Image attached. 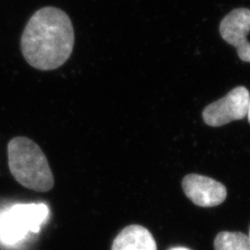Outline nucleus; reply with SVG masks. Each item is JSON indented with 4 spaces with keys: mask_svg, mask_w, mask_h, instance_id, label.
I'll return each instance as SVG.
<instances>
[{
    "mask_svg": "<svg viewBox=\"0 0 250 250\" xmlns=\"http://www.w3.org/2000/svg\"><path fill=\"white\" fill-rule=\"evenodd\" d=\"M74 29L62 9L44 7L29 19L21 37V53L28 64L39 71L62 67L72 53Z\"/></svg>",
    "mask_w": 250,
    "mask_h": 250,
    "instance_id": "nucleus-1",
    "label": "nucleus"
},
{
    "mask_svg": "<svg viewBox=\"0 0 250 250\" xmlns=\"http://www.w3.org/2000/svg\"><path fill=\"white\" fill-rule=\"evenodd\" d=\"M9 170L23 188L48 192L55 180L48 161L41 147L25 136L12 138L8 144Z\"/></svg>",
    "mask_w": 250,
    "mask_h": 250,
    "instance_id": "nucleus-2",
    "label": "nucleus"
},
{
    "mask_svg": "<svg viewBox=\"0 0 250 250\" xmlns=\"http://www.w3.org/2000/svg\"><path fill=\"white\" fill-rule=\"evenodd\" d=\"M49 214L44 203L17 204L0 215V241L7 245L17 244L29 232L37 233Z\"/></svg>",
    "mask_w": 250,
    "mask_h": 250,
    "instance_id": "nucleus-3",
    "label": "nucleus"
},
{
    "mask_svg": "<svg viewBox=\"0 0 250 250\" xmlns=\"http://www.w3.org/2000/svg\"><path fill=\"white\" fill-rule=\"evenodd\" d=\"M250 92L245 86H237L224 98L204 108L202 116L206 125L220 127L248 116Z\"/></svg>",
    "mask_w": 250,
    "mask_h": 250,
    "instance_id": "nucleus-4",
    "label": "nucleus"
},
{
    "mask_svg": "<svg viewBox=\"0 0 250 250\" xmlns=\"http://www.w3.org/2000/svg\"><path fill=\"white\" fill-rule=\"evenodd\" d=\"M250 9L239 8L227 14L220 24V33L224 41L236 48L239 59L250 63Z\"/></svg>",
    "mask_w": 250,
    "mask_h": 250,
    "instance_id": "nucleus-5",
    "label": "nucleus"
},
{
    "mask_svg": "<svg viewBox=\"0 0 250 250\" xmlns=\"http://www.w3.org/2000/svg\"><path fill=\"white\" fill-rule=\"evenodd\" d=\"M182 187L194 204L203 208L221 205L227 197V189L222 183L200 174H188L183 179Z\"/></svg>",
    "mask_w": 250,
    "mask_h": 250,
    "instance_id": "nucleus-6",
    "label": "nucleus"
},
{
    "mask_svg": "<svg viewBox=\"0 0 250 250\" xmlns=\"http://www.w3.org/2000/svg\"><path fill=\"white\" fill-rule=\"evenodd\" d=\"M111 250H158V248L151 232L144 226L133 224L118 233Z\"/></svg>",
    "mask_w": 250,
    "mask_h": 250,
    "instance_id": "nucleus-7",
    "label": "nucleus"
},
{
    "mask_svg": "<svg viewBox=\"0 0 250 250\" xmlns=\"http://www.w3.org/2000/svg\"><path fill=\"white\" fill-rule=\"evenodd\" d=\"M215 250H250V238L239 232H221L214 240Z\"/></svg>",
    "mask_w": 250,
    "mask_h": 250,
    "instance_id": "nucleus-8",
    "label": "nucleus"
},
{
    "mask_svg": "<svg viewBox=\"0 0 250 250\" xmlns=\"http://www.w3.org/2000/svg\"><path fill=\"white\" fill-rule=\"evenodd\" d=\"M191 250L188 249V248H185V247H174V248H170V250Z\"/></svg>",
    "mask_w": 250,
    "mask_h": 250,
    "instance_id": "nucleus-9",
    "label": "nucleus"
},
{
    "mask_svg": "<svg viewBox=\"0 0 250 250\" xmlns=\"http://www.w3.org/2000/svg\"><path fill=\"white\" fill-rule=\"evenodd\" d=\"M248 119H249V123L250 124V103H249V112H248Z\"/></svg>",
    "mask_w": 250,
    "mask_h": 250,
    "instance_id": "nucleus-10",
    "label": "nucleus"
},
{
    "mask_svg": "<svg viewBox=\"0 0 250 250\" xmlns=\"http://www.w3.org/2000/svg\"><path fill=\"white\" fill-rule=\"evenodd\" d=\"M249 238H250V235H249Z\"/></svg>",
    "mask_w": 250,
    "mask_h": 250,
    "instance_id": "nucleus-11",
    "label": "nucleus"
}]
</instances>
